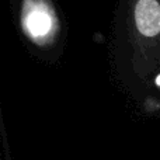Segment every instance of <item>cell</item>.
Wrapping results in <instances>:
<instances>
[{
	"label": "cell",
	"instance_id": "cell-1",
	"mask_svg": "<svg viewBox=\"0 0 160 160\" xmlns=\"http://www.w3.org/2000/svg\"><path fill=\"white\" fill-rule=\"evenodd\" d=\"M53 14L45 0H25L22 7V27L35 39L45 38L53 30Z\"/></svg>",
	"mask_w": 160,
	"mask_h": 160
},
{
	"label": "cell",
	"instance_id": "cell-2",
	"mask_svg": "<svg viewBox=\"0 0 160 160\" xmlns=\"http://www.w3.org/2000/svg\"><path fill=\"white\" fill-rule=\"evenodd\" d=\"M135 20L139 32L155 37L160 32V4L156 0H139L135 7Z\"/></svg>",
	"mask_w": 160,
	"mask_h": 160
},
{
	"label": "cell",
	"instance_id": "cell-3",
	"mask_svg": "<svg viewBox=\"0 0 160 160\" xmlns=\"http://www.w3.org/2000/svg\"><path fill=\"white\" fill-rule=\"evenodd\" d=\"M156 84L160 86V76H158V79H156Z\"/></svg>",
	"mask_w": 160,
	"mask_h": 160
}]
</instances>
